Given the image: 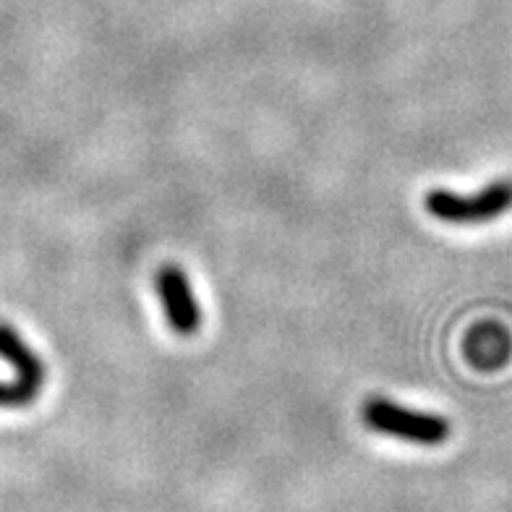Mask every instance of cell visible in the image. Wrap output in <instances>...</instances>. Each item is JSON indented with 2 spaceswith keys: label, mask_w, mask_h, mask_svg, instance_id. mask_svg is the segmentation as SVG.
Instances as JSON below:
<instances>
[{
  "label": "cell",
  "mask_w": 512,
  "mask_h": 512,
  "mask_svg": "<svg viewBox=\"0 0 512 512\" xmlns=\"http://www.w3.org/2000/svg\"><path fill=\"white\" fill-rule=\"evenodd\" d=\"M512 209V178H497L476 194L434 189L426 194V212L447 225H486Z\"/></svg>",
  "instance_id": "cell-1"
},
{
  "label": "cell",
  "mask_w": 512,
  "mask_h": 512,
  "mask_svg": "<svg viewBox=\"0 0 512 512\" xmlns=\"http://www.w3.org/2000/svg\"><path fill=\"white\" fill-rule=\"evenodd\" d=\"M364 421L369 429L384 437L411 442V445L437 447L450 439V421L437 413H424L392 403L387 398H371L364 405Z\"/></svg>",
  "instance_id": "cell-2"
},
{
  "label": "cell",
  "mask_w": 512,
  "mask_h": 512,
  "mask_svg": "<svg viewBox=\"0 0 512 512\" xmlns=\"http://www.w3.org/2000/svg\"><path fill=\"white\" fill-rule=\"evenodd\" d=\"M157 296L168 327L178 337H191L202 327V306L191 288L189 275L178 264H165L155 277Z\"/></svg>",
  "instance_id": "cell-3"
},
{
  "label": "cell",
  "mask_w": 512,
  "mask_h": 512,
  "mask_svg": "<svg viewBox=\"0 0 512 512\" xmlns=\"http://www.w3.org/2000/svg\"><path fill=\"white\" fill-rule=\"evenodd\" d=\"M0 356L6 358L8 364L14 366L19 379L16 382L29 387V390L40 392L45 384V366H42L40 356L29 348L19 337V332L11 324L0 322Z\"/></svg>",
  "instance_id": "cell-4"
},
{
  "label": "cell",
  "mask_w": 512,
  "mask_h": 512,
  "mask_svg": "<svg viewBox=\"0 0 512 512\" xmlns=\"http://www.w3.org/2000/svg\"><path fill=\"white\" fill-rule=\"evenodd\" d=\"M492 337V324H484L481 330H476L468 340V356L476 366H486V369H494L505 358H510V337L505 332H499L494 337V343L489 340Z\"/></svg>",
  "instance_id": "cell-5"
},
{
  "label": "cell",
  "mask_w": 512,
  "mask_h": 512,
  "mask_svg": "<svg viewBox=\"0 0 512 512\" xmlns=\"http://www.w3.org/2000/svg\"><path fill=\"white\" fill-rule=\"evenodd\" d=\"M37 398V392L29 390V387H24V384L19 382H0V405L3 408H16V405H29L32 400Z\"/></svg>",
  "instance_id": "cell-6"
}]
</instances>
